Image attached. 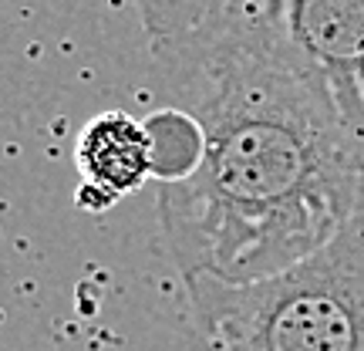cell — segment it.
<instances>
[{
  "mask_svg": "<svg viewBox=\"0 0 364 351\" xmlns=\"http://www.w3.org/2000/svg\"><path fill=\"white\" fill-rule=\"evenodd\" d=\"M145 129L152 135V159H156V179L159 186L179 182L193 176L203 162V129L189 112H182L179 105L159 108L145 118Z\"/></svg>",
  "mask_w": 364,
  "mask_h": 351,
  "instance_id": "cell-6",
  "label": "cell"
},
{
  "mask_svg": "<svg viewBox=\"0 0 364 351\" xmlns=\"http://www.w3.org/2000/svg\"><path fill=\"white\" fill-rule=\"evenodd\" d=\"M233 7L236 0H135L145 38L162 65L203 44Z\"/></svg>",
  "mask_w": 364,
  "mask_h": 351,
  "instance_id": "cell-5",
  "label": "cell"
},
{
  "mask_svg": "<svg viewBox=\"0 0 364 351\" xmlns=\"http://www.w3.org/2000/svg\"><path fill=\"white\" fill-rule=\"evenodd\" d=\"M75 166L81 176L78 206L88 213H102L115 206L122 196L156 179L152 135L145 122L108 108L81 129L75 142Z\"/></svg>",
  "mask_w": 364,
  "mask_h": 351,
  "instance_id": "cell-4",
  "label": "cell"
},
{
  "mask_svg": "<svg viewBox=\"0 0 364 351\" xmlns=\"http://www.w3.org/2000/svg\"><path fill=\"white\" fill-rule=\"evenodd\" d=\"M317 85L364 156V0H236Z\"/></svg>",
  "mask_w": 364,
  "mask_h": 351,
  "instance_id": "cell-3",
  "label": "cell"
},
{
  "mask_svg": "<svg viewBox=\"0 0 364 351\" xmlns=\"http://www.w3.org/2000/svg\"><path fill=\"white\" fill-rule=\"evenodd\" d=\"M206 149L159 186V226L182 281L253 284L297 267L351 223L364 156L297 61L233 7L203 44L166 61Z\"/></svg>",
  "mask_w": 364,
  "mask_h": 351,
  "instance_id": "cell-1",
  "label": "cell"
},
{
  "mask_svg": "<svg viewBox=\"0 0 364 351\" xmlns=\"http://www.w3.org/2000/svg\"><path fill=\"white\" fill-rule=\"evenodd\" d=\"M179 351H364V199L297 267L253 281H189Z\"/></svg>",
  "mask_w": 364,
  "mask_h": 351,
  "instance_id": "cell-2",
  "label": "cell"
}]
</instances>
